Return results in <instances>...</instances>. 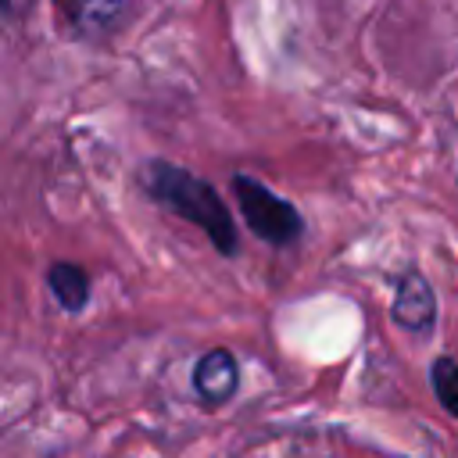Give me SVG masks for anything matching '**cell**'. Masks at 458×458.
<instances>
[{"label": "cell", "mask_w": 458, "mask_h": 458, "mask_svg": "<svg viewBox=\"0 0 458 458\" xmlns=\"http://www.w3.org/2000/svg\"><path fill=\"white\" fill-rule=\"evenodd\" d=\"M140 182H143V193L154 204H161V208L175 211L179 218H186L190 225H197L215 243L218 254H225V258L236 254L233 215H229L225 200L218 197V190L208 179L193 175L190 168H179V165H168V161L154 157V161L143 165Z\"/></svg>", "instance_id": "6da1fadb"}, {"label": "cell", "mask_w": 458, "mask_h": 458, "mask_svg": "<svg viewBox=\"0 0 458 458\" xmlns=\"http://www.w3.org/2000/svg\"><path fill=\"white\" fill-rule=\"evenodd\" d=\"M233 197H236V208H240L247 229H250L254 236H261L265 243H272V247H290V243H297V240L304 236V218H301V211H297L290 200L276 197L261 179L243 175V172L233 175Z\"/></svg>", "instance_id": "7a4b0ae2"}, {"label": "cell", "mask_w": 458, "mask_h": 458, "mask_svg": "<svg viewBox=\"0 0 458 458\" xmlns=\"http://www.w3.org/2000/svg\"><path fill=\"white\" fill-rule=\"evenodd\" d=\"M390 318L408 329V333H426L433 329L437 322V297H433V286L426 283V276L419 272H404L397 279V290H394V304H390Z\"/></svg>", "instance_id": "3957f363"}, {"label": "cell", "mask_w": 458, "mask_h": 458, "mask_svg": "<svg viewBox=\"0 0 458 458\" xmlns=\"http://www.w3.org/2000/svg\"><path fill=\"white\" fill-rule=\"evenodd\" d=\"M236 383H240V365H236L233 351L211 347V351H204L197 358V365H193V390H197V397L208 408L225 404L236 394Z\"/></svg>", "instance_id": "277c9868"}, {"label": "cell", "mask_w": 458, "mask_h": 458, "mask_svg": "<svg viewBox=\"0 0 458 458\" xmlns=\"http://www.w3.org/2000/svg\"><path fill=\"white\" fill-rule=\"evenodd\" d=\"M61 21L79 39H100L125 14L129 0H54Z\"/></svg>", "instance_id": "5b68a950"}, {"label": "cell", "mask_w": 458, "mask_h": 458, "mask_svg": "<svg viewBox=\"0 0 458 458\" xmlns=\"http://www.w3.org/2000/svg\"><path fill=\"white\" fill-rule=\"evenodd\" d=\"M47 290L50 297L57 301L61 311L68 315H79L86 304H89V276L82 265H72V261H54L47 268Z\"/></svg>", "instance_id": "8992f818"}, {"label": "cell", "mask_w": 458, "mask_h": 458, "mask_svg": "<svg viewBox=\"0 0 458 458\" xmlns=\"http://www.w3.org/2000/svg\"><path fill=\"white\" fill-rule=\"evenodd\" d=\"M429 383H433V394H437L440 408H444L451 419H458V358H451V354L433 358V365H429Z\"/></svg>", "instance_id": "52a82bcc"}, {"label": "cell", "mask_w": 458, "mask_h": 458, "mask_svg": "<svg viewBox=\"0 0 458 458\" xmlns=\"http://www.w3.org/2000/svg\"><path fill=\"white\" fill-rule=\"evenodd\" d=\"M4 7H7L11 14H14V11H18V0H4Z\"/></svg>", "instance_id": "ba28073f"}]
</instances>
